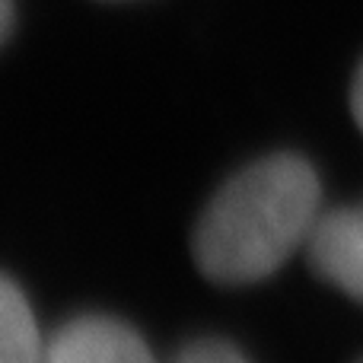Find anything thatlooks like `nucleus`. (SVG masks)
<instances>
[{
  "mask_svg": "<svg viewBox=\"0 0 363 363\" xmlns=\"http://www.w3.org/2000/svg\"><path fill=\"white\" fill-rule=\"evenodd\" d=\"M306 255L322 281L363 303V204L319 213Z\"/></svg>",
  "mask_w": 363,
  "mask_h": 363,
  "instance_id": "obj_2",
  "label": "nucleus"
},
{
  "mask_svg": "<svg viewBox=\"0 0 363 363\" xmlns=\"http://www.w3.org/2000/svg\"><path fill=\"white\" fill-rule=\"evenodd\" d=\"M45 363H157L138 332L112 315H80L48 341Z\"/></svg>",
  "mask_w": 363,
  "mask_h": 363,
  "instance_id": "obj_3",
  "label": "nucleus"
},
{
  "mask_svg": "<svg viewBox=\"0 0 363 363\" xmlns=\"http://www.w3.org/2000/svg\"><path fill=\"white\" fill-rule=\"evenodd\" d=\"M351 108H354V118H357L360 131H363V64L354 77V89H351Z\"/></svg>",
  "mask_w": 363,
  "mask_h": 363,
  "instance_id": "obj_6",
  "label": "nucleus"
},
{
  "mask_svg": "<svg viewBox=\"0 0 363 363\" xmlns=\"http://www.w3.org/2000/svg\"><path fill=\"white\" fill-rule=\"evenodd\" d=\"M319 179L303 157L274 153L236 172L194 226V262L217 284L271 277L306 249L319 220Z\"/></svg>",
  "mask_w": 363,
  "mask_h": 363,
  "instance_id": "obj_1",
  "label": "nucleus"
},
{
  "mask_svg": "<svg viewBox=\"0 0 363 363\" xmlns=\"http://www.w3.org/2000/svg\"><path fill=\"white\" fill-rule=\"evenodd\" d=\"M13 32V0H0V45Z\"/></svg>",
  "mask_w": 363,
  "mask_h": 363,
  "instance_id": "obj_7",
  "label": "nucleus"
},
{
  "mask_svg": "<svg viewBox=\"0 0 363 363\" xmlns=\"http://www.w3.org/2000/svg\"><path fill=\"white\" fill-rule=\"evenodd\" d=\"M48 345L23 290L0 274V363H45Z\"/></svg>",
  "mask_w": 363,
  "mask_h": 363,
  "instance_id": "obj_4",
  "label": "nucleus"
},
{
  "mask_svg": "<svg viewBox=\"0 0 363 363\" xmlns=\"http://www.w3.org/2000/svg\"><path fill=\"white\" fill-rule=\"evenodd\" d=\"M172 363H249V360L230 341L201 338V341H191L188 347H182V354Z\"/></svg>",
  "mask_w": 363,
  "mask_h": 363,
  "instance_id": "obj_5",
  "label": "nucleus"
}]
</instances>
